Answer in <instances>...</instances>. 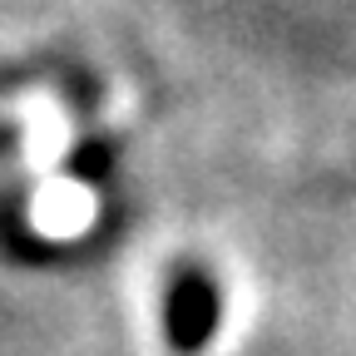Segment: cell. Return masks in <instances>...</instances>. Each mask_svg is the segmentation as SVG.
<instances>
[{"mask_svg":"<svg viewBox=\"0 0 356 356\" xmlns=\"http://www.w3.org/2000/svg\"><path fill=\"white\" fill-rule=\"evenodd\" d=\"M70 173H74V178H104V173H109V149H104V144H84V149H74Z\"/></svg>","mask_w":356,"mask_h":356,"instance_id":"7a4b0ae2","label":"cell"},{"mask_svg":"<svg viewBox=\"0 0 356 356\" xmlns=\"http://www.w3.org/2000/svg\"><path fill=\"white\" fill-rule=\"evenodd\" d=\"M222 327V292L208 267H178L163 292V337L178 356H198Z\"/></svg>","mask_w":356,"mask_h":356,"instance_id":"6da1fadb","label":"cell"}]
</instances>
